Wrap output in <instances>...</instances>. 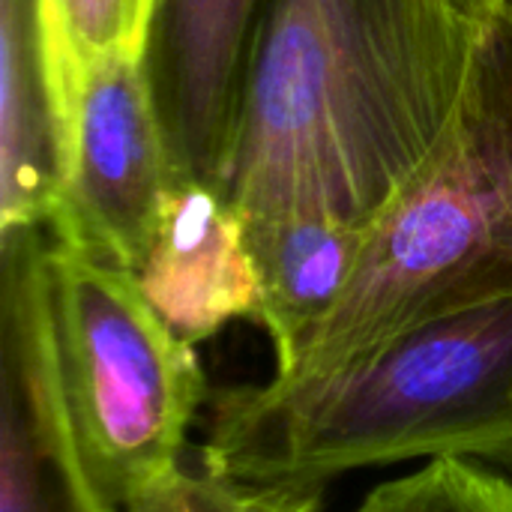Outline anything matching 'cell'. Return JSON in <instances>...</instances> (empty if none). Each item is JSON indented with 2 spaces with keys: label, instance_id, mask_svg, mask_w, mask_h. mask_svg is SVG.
I'll list each match as a JSON object with an SVG mask.
<instances>
[{
  "label": "cell",
  "instance_id": "cell-1",
  "mask_svg": "<svg viewBox=\"0 0 512 512\" xmlns=\"http://www.w3.org/2000/svg\"><path fill=\"white\" fill-rule=\"evenodd\" d=\"M495 18L471 0H267L222 189L246 222L372 231L447 135Z\"/></svg>",
  "mask_w": 512,
  "mask_h": 512
},
{
  "label": "cell",
  "instance_id": "cell-2",
  "mask_svg": "<svg viewBox=\"0 0 512 512\" xmlns=\"http://www.w3.org/2000/svg\"><path fill=\"white\" fill-rule=\"evenodd\" d=\"M408 459L512 465V300L411 330L321 375L210 399L204 471L318 489Z\"/></svg>",
  "mask_w": 512,
  "mask_h": 512
},
{
  "label": "cell",
  "instance_id": "cell-3",
  "mask_svg": "<svg viewBox=\"0 0 512 512\" xmlns=\"http://www.w3.org/2000/svg\"><path fill=\"white\" fill-rule=\"evenodd\" d=\"M512 300V9L486 33L423 171L372 225L351 285L285 378L333 372L426 324Z\"/></svg>",
  "mask_w": 512,
  "mask_h": 512
},
{
  "label": "cell",
  "instance_id": "cell-4",
  "mask_svg": "<svg viewBox=\"0 0 512 512\" xmlns=\"http://www.w3.org/2000/svg\"><path fill=\"white\" fill-rule=\"evenodd\" d=\"M48 288L72 420L102 495L123 510L180 471L207 402L195 345L144 297L135 273L48 234Z\"/></svg>",
  "mask_w": 512,
  "mask_h": 512
},
{
  "label": "cell",
  "instance_id": "cell-5",
  "mask_svg": "<svg viewBox=\"0 0 512 512\" xmlns=\"http://www.w3.org/2000/svg\"><path fill=\"white\" fill-rule=\"evenodd\" d=\"M180 174L147 54L96 60L75 90L45 231L72 252L135 273Z\"/></svg>",
  "mask_w": 512,
  "mask_h": 512
},
{
  "label": "cell",
  "instance_id": "cell-6",
  "mask_svg": "<svg viewBox=\"0 0 512 512\" xmlns=\"http://www.w3.org/2000/svg\"><path fill=\"white\" fill-rule=\"evenodd\" d=\"M3 240L0 512H120L96 486L63 387L48 231Z\"/></svg>",
  "mask_w": 512,
  "mask_h": 512
},
{
  "label": "cell",
  "instance_id": "cell-7",
  "mask_svg": "<svg viewBox=\"0 0 512 512\" xmlns=\"http://www.w3.org/2000/svg\"><path fill=\"white\" fill-rule=\"evenodd\" d=\"M267 0H159L150 75L183 174L222 186Z\"/></svg>",
  "mask_w": 512,
  "mask_h": 512
},
{
  "label": "cell",
  "instance_id": "cell-8",
  "mask_svg": "<svg viewBox=\"0 0 512 512\" xmlns=\"http://www.w3.org/2000/svg\"><path fill=\"white\" fill-rule=\"evenodd\" d=\"M135 279L165 324L192 345L237 318H255L261 282L246 219L219 183L192 174L174 180Z\"/></svg>",
  "mask_w": 512,
  "mask_h": 512
},
{
  "label": "cell",
  "instance_id": "cell-9",
  "mask_svg": "<svg viewBox=\"0 0 512 512\" xmlns=\"http://www.w3.org/2000/svg\"><path fill=\"white\" fill-rule=\"evenodd\" d=\"M66 108L39 0H0V237L45 228L60 195Z\"/></svg>",
  "mask_w": 512,
  "mask_h": 512
},
{
  "label": "cell",
  "instance_id": "cell-10",
  "mask_svg": "<svg viewBox=\"0 0 512 512\" xmlns=\"http://www.w3.org/2000/svg\"><path fill=\"white\" fill-rule=\"evenodd\" d=\"M246 234L261 282L252 321L270 336L276 372H285L351 285L369 231L330 216H285L246 222Z\"/></svg>",
  "mask_w": 512,
  "mask_h": 512
},
{
  "label": "cell",
  "instance_id": "cell-11",
  "mask_svg": "<svg viewBox=\"0 0 512 512\" xmlns=\"http://www.w3.org/2000/svg\"><path fill=\"white\" fill-rule=\"evenodd\" d=\"M54 75L66 108V135L75 90L84 72L111 54H150L159 0H39Z\"/></svg>",
  "mask_w": 512,
  "mask_h": 512
},
{
  "label": "cell",
  "instance_id": "cell-12",
  "mask_svg": "<svg viewBox=\"0 0 512 512\" xmlns=\"http://www.w3.org/2000/svg\"><path fill=\"white\" fill-rule=\"evenodd\" d=\"M354 512H512V480L471 459H435L378 486Z\"/></svg>",
  "mask_w": 512,
  "mask_h": 512
},
{
  "label": "cell",
  "instance_id": "cell-13",
  "mask_svg": "<svg viewBox=\"0 0 512 512\" xmlns=\"http://www.w3.org/2000/svg\"><path fill=\"white\" fill-rule=\"evenodd\" d=\"M123 512H321L315 489L249 486L213 471L186 474L183 468L132 498Z\"/></svg>",
  "mask_w": 512,
  "mask_h": 512
},
{
  "label": "cell",
  "instance_id": "cell-14",
  "mask_svg": "<svg viewBox=\"0 0 512 512\" xmlns=\"http://www.w3.org/2000/svg\"><path fill=\"white\" fill-rule=\"evenodd\" d=\"M486 18H498L501 12H507V0H471Z\"/></svg>",
  "mask_w": 512,
  "mask_h": 512
},
{
  "label": "cell",
  "instance_id": "cell-15",
  "mask_svg": "<svg viewBox=\"0 0 512 512\" xmlns=\"http://www.w3.org/2000/svg\"><path fill=\"white\" fill-rule=\"evenodd\" d=\"M507 9H512V0H507Z\"/></svg>",
  "mask_w": 512,
  "mask_h": 512
}]
</instances>
